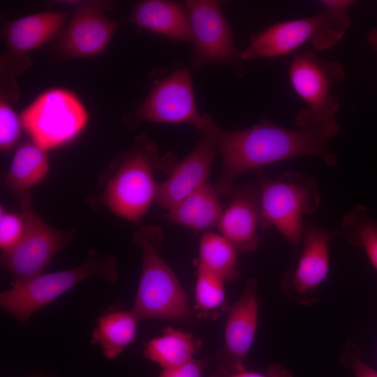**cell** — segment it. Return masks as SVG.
Returning a JSON list of instances; mask_svg holds the SVG:
<instances>
[{"label": "cell", "mask_w": 377, "mask_h": 377, "mask_svg": "<svg viewBox=\"0 0 377 377\" xmlns=\"http://www.w3.org/2000/svg\"><path fill=\"white\" fill-rule=\"evenodd\" d=\"M195 128L214 140L221 154V172L214 186L223 196H230L235 179L242 174L275 162L304 156L318 157L331 167L338 162L330 140L322 133L304 127L288 128L267 117L250 128L232 131L204 113Z\"/></svg>", "instance_id": "6da1fadb"}, {"label": "cell", "mask_w": 377, "mask_h": 377, "mask_svg": "<svg viewBox=\"0 0 377 377\" xmlns=\"http://www.w3.org/2000/svg\"><path fill=\"white\" fill-rule=\"evenodd\" d=\"M177 158L158 154L155 142L140 134L119 157L103 192L105 205L116 215L139 226L155 202L158 183L154 172L170 174Z\"/></svg>", "instance_id": "7a4b0ae2"}, {"label": "cell", "mask_w": 377, "mask_h": 377, "mask_svg": "<svg viewBox=\"0 0 377 377\" xmlns=\"http://www.w3.org/2000/svg\"><path fill=\"white\" fill-rule=\"evenodd\" d=\"M325 10L313 16L274 24L253 36L242 50L243 61L271 58L294 52L309 43L325 50L339 42L351 24L348 15L353 0H323Z\"/></svg>", "instance_id": "3957f363"}, {"label": "cell", "mask_w": 377, "mask_h": 377, "mask_svg": "<svg viewBox=\"0 0 377 377\" xmlns=\"http://www.w3.org/2000/svg\"><path fill=\"white\" fill-rule=\"evenodd\" d=\"M163 233L157 226H139L133 242L142 251V268L132 311L139 320L188 317L186 295L161 252Z\"/></svg>", "instance_id": "277c9868"}, {"label": "cell", "mask_w": 377, "mask_h": 377, "mask_svg": "<svg viewBox=\"0 0 377 377\" xmlns=\"http://www.w3.org/2000/svg\"><path fill=\"white\" fill-rule=\"evenodd\" d=\"M288 72L293 89L306 104L295 116L296 126L316 130L330 140L336 137L341 105L332 89L346 78L343 66L306 51L293 55Z\"/></svg>", "instance_id": "5b68a950"}, {"label": "cell", "mask_w": 377, "mask_h": 377, "mask_svg": "<svg viewBox=\"0 0 377 377\" xmlns=\"http://www.w3.org/2000/svg\"><path fill=\"white\" fill-rule=\"evenodd\" d=\"M90 277H98L109 283L115 282L117 270L114 258L90 249L87 260L77 267L41 274L22 283H11V288L1 293L0 305L19 322L27 324L36 311Z\"/></svg>", "instance_id": "8992f818"}, {"label": "cell", "mask_w": 377, "mask_h": 377, "mask_svg": "<svg viewBox=\"0 0 377 377\" xmlns=\"http://www.w3.org/2000/svg\"><path fill=\"white\" fill-rule=\"evenodd\" d=\"M263 216L269 226L298 251L302 245L305 215L316 212L320 193L316 181L304 173L288 171L277 179L257 170Z\"/></svg>", "instance_id": "52a82bcc"}, {"label": "cell", "mask_w": 377, "mask_h": 377, "mask_svg": "<svg viewBox=\"0 0 377 377\" xmlns=\"http://www.w3.org/2000/svg\"><path fill=\"white\" fill-rule=\"evenodd\" d=\"M20 117L31 140L47 151L75 138L86 126L89 116L75 93L52 88L40 94Z\"/></svg>", "instance_id": "ba28073f"}, {"label": "cell", "mask_w": 377, "mask_h": 377, "mask_svg": "<svg viewBox=\"0 0 377 377\" xmlns=\"http://www.w3.org/2000/svg\"><path fill=\"white\" fill-rule=\"evenodd\" d=\"M31 199L29 191L21 196L24 233L13 248L1 253V266L13 276L11 283L24 282L40 275L75 235L73 230H59L46 223L35 211Z\"/></svg>", "instance_id": "9c48e42d"}, {"label": "cell", "mask_w": 377, "mask_h": 377, "mask_svg": "<svg viewBox=\"0 0 377 377\" xmlns=\"http://www.w3.org/2000/svg\"><path fill=\"white\" fill-rule=\"evenodd\" d=\"M184 3L193 31L190 70H200L209 65L225 66L231 68L237 77H244L246 68L242 50L236 45L220 2L188 0Z\"/></svg>", "instance_id": "30bf717a"}, {"label": "cell", "mask_w": 377, "mask_h": 377, "mask_svg": "<svg viewBox=\"0 0 377 377\" xmlns=\"http://www.w3.org/2000/svg\"><path fill=\"white\" fill-rule=\"evenodd\" d=\"M202 119L195 101L191 70L175 65L154 82L128 122L131 127L142 121H149L188 124L196 128Z\"/></svg>", "instance_id": "8fae6325"}, {"label": "cell", "mask_w": 377, "mask_h": 377, "mask_svg": "<svg viewBox=\"0 0 377 377\" xmlns=\"http://www.w3.org/2000/svg\"><path fill=\"white\" fill-rule=\"evenodd\" d=\"M75 6L59 35V53L70 59L98 55L108 47L119 24L105 14L113 8L114 3L77 1Z\"/></svg>", "instance_id": "7c38bea8"}, {"label": "cell", "mask_w": 377, "mask_h": 377, "mask_svg": "<svg viewBox=\"0 0 377 377\" xmlns=\"http://www.w3.org/2000/svg\"><path fill=\"white\" fill-rule=\"evenodd\" d=\"M339 235L340 231L304 223L297 265L284 274L281 283L291 300L304 305L317 302V290L330 270V244Z\"/></svg>", "instance_id": "4fadbf2b"}, {"label": "cell", "mask_w": 377, "mask_h": 377, "mask_svg": "<svg viewBox=\"0 0 377 377\" xmlns=\"http://www.w3.org/2000/svg\"><path fill=\"white\" fill-rule=\"evenodd\" d=\"M67 13L41 11L10 22L4 28L7 45L1 56V71L15 77L31 65L27 53L60 35L67 22Z\"/></svg>", "instance_id": "5bb4252c"}, {"label": "cell", "mask_w": 377, "mask_h": 377, "mask_svg": "<svg viewBox=\"0 0 377 377\" xmlns=\"http://www.w3.org/2000/svg\"><path fill=\"white\" fill-rule=\"evenodd\" d=\"M258 320V283L255 279H251L239 299L228 311L224 345L215 357L219 372L232 374L246 369L247 357L254 341Z\"/></svg>", "instance_id": "9a60e30c"}, {"label": "cell", "mask_w": 377, "mask_h": 377, "mask_svg": "<svg viewBox=\"0 0 377 377\" xmlns=\"http://www.w3.org/2000/svg\"><path fill=\"white\" fill-rule=\"evenodd\" d=\"M230 197L217 228L238 252L255 251L260 244V233L269 228L262 213L258 181L234 186Z\"/></svg>", "instance_id": "2e32d148"}, {"label": "cell", "mask_w": 377, "mask_h": 377, "mask_svg": "<svg viewBox=\"0 0 377 377\" xmlns=\"http://www.w3.org/2000/svg\"><path fill=\"white\" fill-rule=\"evenodd\" d=\"M218 151L214 140L202 133L184 158H177L169 177L158 183L155 203L168 210L206 183Z\"/></svg>", "instance_id": "e0dca14e"}, {"label": "cell", "mask_w": 377, "mask_h": 377, "mask_svg": "<svg viewBox=\"0 0 377 377\" xmlns=\"http://www.w3.org/2000/svg\"><path fill=\"white\" fill-rule=\"evenodd\" d=\"M124 22L131 23L172 40L193 41V31L184 3L167 0L138 1Z\"/></svg>", "instance_id": "ac0fdd59"}, {"label": "cell", "mask_w": 377, "mask_h": 377, "mask_svg": "<svg viewBox=\"0 0 377 377\" xmlns=\"http://www.w3.org/2000/svg\"><path fill=\"white\" fill-rule=\"evenodd\" d=\"M219 195L207 182L168 209L165 218L195 230L217 227L223 212Z\"/></svg>", "instance_id": "d6986e66"}, {"label": "cell", "mask_w": 377, "mask_h": 377, "mask_svg": "<svg viewBox=\"0 0 377 377\" xmlns=\"http://www.w3.org/2000/svg\"><path fill=\"white\" fill-rule=\"evenodd\" d=\"M49 169L47 151L31 140L27 141L16 149L3 184L11 193L22 196L40 182Z\"/></svg>", "instance_id": "ffe728a7"}, {"label": "cell", "mask_w": 377, "mask_h": 377, "mask_svg": "<svg viewBox=\"0 0 377 377\" xmlns=\"http://www.w3.org/2000/svg\"><path fill=\"white\" fill-rule=\"evenodd\" d=\"M139 321L132 310L106 312L97 319L91 343L100 346L106 358L114 359L133 343Z\"/></svg>", "instance_id": "44dd1931"}, {"label": "cell", "mask_w": 377, "mask_h": 377, "mask_svg": "<svg viewBox=\"0 0 377 377\" xmlns=\"http://www.w3.org/2000/svg\"><path fill=\"white\" fill-rule=\"evenodd\" d=\"M198 342L190 333L168 327L148 342L144 355L162 369L184 364L193 358Z\"/></svg>", "instance_id": "7402d4cb"}, {"label": "cell", "mask_w": 377, "mask_h": 377, "mask_svg": "<svg viewBox=\"0 0 377 377\" xmlns=\"http://www.w3.org/2000/svg\"><path fill=\"white\" fill-rule=\"evenodd\" d=\"M237 252L222 235L205 232L200 239L198 267L224 281H232L240 276L237 269Z\"/></svg>", "instance_id": "603a6c76"}, {"label": "cell", "mask_w": 377, "mask_h": 377, "mask_svg": "<svg viewBox=\"0 0 377 377\" xmlns=\"http://www.w3.org/2000/svg\"><path fill=\"white\" fill-rule=\"evenodd\" d=\"M340 232L349 244L363 249L377 270V220L367 208L357 205L348 211L342 219Z\"/></svg>", "instance_id": "cb8c5ba5"}, {"label": "cell", "mask_w": 377, "mask_h": 377, "mask_svg": "<svg viewBox=\"0 0 377 377\" xmlns=\"http://www.w3.org/2000/svg\"><path fill=\"white\" fill-rule=\"evenodd\" d=\"M195 300L198 309L214 310L222 306L225 300L224 280L197 267Z\"/></svg>", "instance_id": "d4e9b609"}, {"label": "cell", "mask_w": 377, "mask_h": 377, "mask_svg": "<svg viewBox=\"0 0 377 377\" xmlns=\"http://www.w3.org/2000/svg\"><path fill=\"white\" fill-rule=\"evenodd\" d=\"M22 128L17 115L4 93L0 98V148L1 151L10 149L17 142Z\"/></svg>", "instance_id": "484cf974"}, {"label": "cell", "mask_w": 377, "mask_h": 377, "mask_svg": "<svg viewBox=\"0 0 377 377\" xmlns=\"http://www.w3.org/2000/svg\"><path fill=\"white\" fill-rule=\"evenodd\" d=\"M25 229L22 214L0 208V248L1 252L13 248L22 237Z\"/></svg>", "instance_id": "4316f807"}, {"label": "cell", "mask_w": 377, "mask_h": 377, "mask_svg": "<svg viewBox=\"0 0 377 377\" xmlns=\"http://www.w3.org/2000/svg\"><path fill=\"white\" fill-rule=\"evenodd\" d=\"M341 360L355 377H377V370L363 361L360 349L350 341H347Z\"/></svg>", "instance_id": "83f0119b"}, {"label": "cell", "mask_w": 377, "mask_h": 377, "mask_svg": "<svg viewBox=\"0 0 377 377\" xmlns=\"http://www.w3.org/2000/svg\"><path fill=\"white\" fill-rule=\"evenodd\" d=\"M205 369L203 361L192 359L179 366L162 369L157 377H202Z\"/></svg>", "instance_id": "f1b7e54d"}, {"label": "cell", "mask_w": 377, "mask_h": 377, "mask_svg": "<svg viewBox=\"0 0 377 377\" xmlns=\"http://www.w3.org/2000/svg\"><path fill=\"white\" fill-rule=\"evenodd\" d=\"M209 377H293L292 374L281 364L274 363L270 364L263 373L244 369L232 374L218 372Z\"/></svg>", "instance_id": "f546056e"}, {"label": "cell", "mask_w": 377, "mask_h": 377, "mask_svg": "<svg viewBox=\"0 0 377 377\" xmlns=\"http://www.w3.org/2000/svg\"><path fill=\"white\" fill-rule=\"evenodd\" d=\"M367 40L371 47L377 52V27L369 31Z\"/></svg>", "instance_id": "4dcf8cb0"}]
</instances>
